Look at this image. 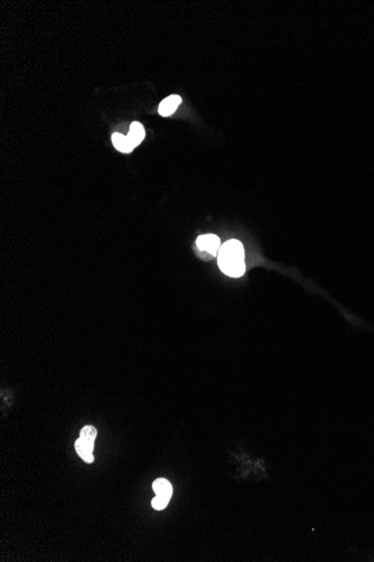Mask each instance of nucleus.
<instances>
[{"instance_id":"6","label":"nucleus","mask_w":374,"mask_h":562,"mask_svg":"<svg viewBox=\"0 0 374 562\" xmlns=\"http://www.w3.org/2000/svg\"><path fill=\"white\" fill-rule=\"evenodd\" d=\"M112 143L118 150H120L122 153H130L134 148L131 143L129 142L127 136H123L122 134H113L112 135Z\"/></svg>"},{"instance_id":"9","label":"nucleus","mask_w":374,"mask_h":562,"mask_svg":"<svg viewBox=\"0 0 374 562\" xmlns=\"http://www.w3.org/2000/svg\"><path fill=\"white\" fill-rule=\"evenodd\" d=\"M169 497L167 496H163V495H156V497L153 498L152 501V505L155 509H164L166 506H167V504L169 502Z\"/></svg>"},{"instance_id":"7","label":"nucleus","mask_w":374,"mask_h":562,"mask_svg":"<svg viewBox=\"0 0 374 562\" xmlns=\"http://www.w3.org/2000/svg\"><path fill=\"white\" fill-rule=\"evenodd\" d=\"M153 488L156 495H163L170 498L171 494H173V487H171L170 483L167 479H164V478L156 479L153 484Z\"/></svg>"},{"instance_id":"2","label":"nucleus","mask_w":374,"mask_h":562,"mask_svg":"<svg viewBox=\"0 0 374 562\" xmlns=\"http://www.w3.org/2000/svg\"><path fill=\"white\" fill-rule=\"evenodd\" d=\"M196 246L201 251H204L213 255V256H215V255H219L221 249V242L220 238L215 235H203L197 238Z\"/></svg>"},{"instance_id":"1","label":"nucleus","mask_w":374,"mask_h":562,"mask_svg":"<svg viewBox=\"0 0 374 562\" xmlns=\"http://www.w3.org/2000/svg\"><path fill=\"white\" fill-rule=\"evenodd\" d=\"M217 262L221 270L231 277H240L246 270L244 249L239 240H228L221 246L217 255Z\"/></svg>"},{"instance_id":"8","label":"nucleus","mask_w":374,"mask_h":562,"mask_svg":"<svg viewBox=\"0 0 374 562\" xmlns=\"http://www.w3.org/2000/svg\"><path fill=\"white\" fill-rule=\"evenodd\" d=\"M97 434H98V431H97L95 426L85 425L84 428L81 430L80 438L85 439V440H90V441H95L96 438H97Z\"/></svg>"},{"instance_id":"4","label":"nucleus","mask_w":374,"mask_h":562,"mask_svg":"<svg viewBox=\"0 0 374 562\" xmlns=\"http://www.w3.org/2000/svg\"><path fill=\"white\" fill-rule=\"evenodd\" d=\"M180 102H181V99L177 95L169 96L168 98L164 99V100L160 102L158 108L159 114L163 117L169 116V114L173 113L176 109H177V107L180 105Z\"/></svg>"},{"instance_id":"3","label":"nucleus","mask_w":374,"mask_h":562,"mask_svg":"<svg viewBox=\"0 0 374 562\" xmlns=\"http://www.w3.org/2000/svg\"><path fill=\"white\" fill-rule=\"evenodd\" d=\"M93 448H95V441H90V440H85V439H77L75 441V449L76 452L79 454V456L82 458L83 460L87 464H91L95 460V457H93Z\"/></svg>"},{"instance_id":"5","label":"nucleus","mask_w":374,"mask_h":562,"mask_svg":"<svg viewBox=\"0 0 374 562\" xmlns=\"http://www.w3.org/2000/svg\"><path fill=\"white\" fill-rule=\"evenodd\" d=\"M127 137L133 147L138 146L145 138V129L143 125L137 122L132 123L130 126V131H129Z\"/></svg>"}]
</instances>
